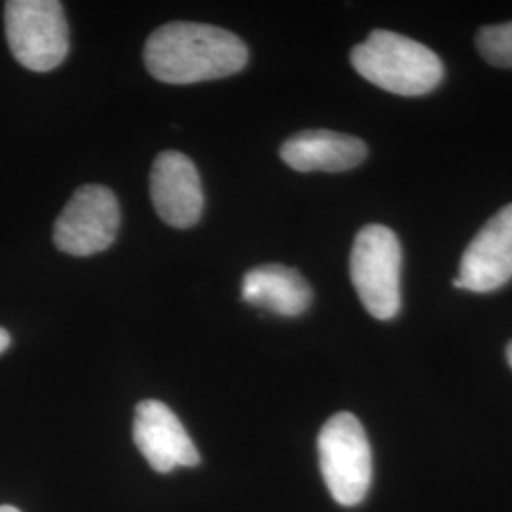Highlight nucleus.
Returning a JSON list of instances; mask_svg holds the SVG:
<instances>
[{
  "label": "nucleus",
  "mask_w": 512,
  "mask_h": 512,
  "mask_svg": "<svg viewBox=\"0 0 512 512\" xmlns=\"http://www.w3.org/2000/svg\"><path fill=\"white\" fill-rule=\"evenodd\" d=\"M241 298L256 308L298 317L310 308L313 293L300 272L281 264H264L245 274Z\"/></svg>",
  "instance_id": "nucleus-11"
},
{
  "label": "nucleus",
  "mask_w": 512,
  "mask_h": 512,
  "mask_svg": "<svg viewBox=\"0 0 512 512\" xmlns=\"http://www.w3.org/2000/svg\"><path fill=\"white\" fill-rule=\"evenodd\" d=\"M401 268L403 249L393 230L368 224L353 243L349 274L366 311L389 321L401 311Z\"/></svg>",
  "instance_id": "nucleus-3"
},
{
  "label": "nucleus",
  "mask_w": 512,
  "mask_h": 512,
  "mask_svg": "<svg viewBox=\"0 0 512 512\" xmlns=\"http://www.w3.org/2000/svg\"><path fill=\"white\" fill-rule=\"evenodd\" d=\"M10 348V334L0 327V353Z\"/></svg>",
  "instance_id": "nucleus-13"
},
{
  "label": "nucleus",
  "mask_w": 512,
  "mask_h": 512,
  "mask_svg": "<svg viewBox=\"0 0 512 512\" xmlns=\"http://www.w3.org/2000/svg\"><path fill=\"white\" fill-rule=\"evenodd\" d=\"M476 48L490 65L512 69V21L482 27L476 35Z\"/></svg>",
  "instance_id": "nucleus-12"
},
{
  "label": "nucleus",
  "mask_w": 512,
  "mask_h": 512,
  "mask_svg": "<svg viewBox=\"0 0 512 512\" xmlns=\"http://www.w3.org/2000/svg\"><path fill=\"white\" fill-rule=\"evenodd\" d=\"M507 361H509V366L512 368V340L509 342V346H507Z\"/></svg>",
  "instance_id": "nucleus-14"
},
{
  "label": "nucleus",
  "mask_w": 512,
  "mask_h": 512,
  "mask_svg": "<svg viewBox=\"0 0 512 512\" xmlns=\"http://www.w3.org/2000/svg\"><path fill=\"white\" fill-rule=\"evenodd\" d=\"M249 50L234 33L205 25L173 21L156 29L145 46L148 73L165 84H196L239 73Z\"/></svg>",
  "instance_id": "nucleus-1"
},
{
  "label": "nucleus",
  "mask_w": 512,
  "mask_h": 512,
  "mask_svg": "<svg viewBox=\"0 0 512 512\" xmlns=\"http://www.w3.org/2000/svg\"><path fill=\"white\" fill-rule=\"evenodd\" d=\"M319 467L330 495L344 507L365 501L372 484V450L363 423L349 412H338L323 425Z\"/></svg>",
  "instance_id": "nucleus-4"
},
{
  "label": "nucleus",
  "mask_w": 512,
  "mask_h": 512,
  "mask_svg": "<svg viewBox=\"0 0 512 512\" xmlns=\"http://www.w3.org/2000/svg\"><path fill=\"white\" fill-rule=\"evenodd\" d=\"M351 65L370 84L404 97L433 92L444 76L439 55L393 31H372L351 50Z\"/></svg>",
  "instance_id": "nucleus-2"
},
{
  "label": "nucleus",
  "mask_w": 512,
  "mask_h": 512,
  "mask_svg": "<svg viewBox=\"0 0 512 512\" xmlns=\"http://www.w3.org/2000/svg\"><path fill=\"white\" fill-rule=\"evenodd\" d=\"M0 512H19L16 507H10V505H2Z\"/></svg>",
  "instance_id": "nucleus-15"
},
{
  "label": "nucleus",
  "mask_w": 512,
  "mask_h": 512,
  "mask_svg": "<svg viewBox=\"0 0 512 512\" xmlns=\"http://www.w3.org/2000/svg\"><path fill=\"white\" fill-rule=\"evenodd\" d=\"M133 440L158 473H171L177 467H196L200 463V452L183 423L160 401L137 404Z\"/></svg>",
  "instance_id": "nucleus-9"
},
{
  "label": "nucleus",
  "mask_w": 512,
  "mask_h": 512,
  "mask_svg": "<svg viewBox=\"0 0 512 512\" xmlns=\"http://www.w3.org/2000/svg\"><path fill=\"white\" fill-rule=\"evenodd\" d=\"M150 198L160 219L175 228H192L202 219L203 190L194 162L177 150L162 152L150 171Z\"/></svg>",
  "instance_id": "nucleus-8"
},
{
  "label": "nucleus",
  "mask_w": 512,
  "mask_h": 512,
  "mask_svg": "<svg viewBox=\"0 0 512 512\" xmlns=\"http://www.w3.org/2000/svg\"><path fill=\"white\" fill-rule=\"evenodd\" d=\"M4 27L12 54L29 71H54L69 54V25L57 0L6 2Z\"/></svg>",
  "instance_id": "nucleus-5"
},
{
  "label": "nucleus",
  "mask_w": 512,
  "mask_h": 512,
  "mask_svg": "<svg viewBox=\"0 0 512 512\" xmlns=\"http://www.w3.org/2000/svg\"><path fill=\"white\" fill-rule=\"evenodd\" d=\"M279 154L285 164L300 173H340L363 164L368 148L351 135L330 129H308L287 139Z\"/></svg>",
  "instance_id": "nucleus-10"
},
{
  "label": "nucleus",
  "mask_w": 512,
  "mask_h": 512,
  "mask_svg": "<svg viewBox=\"0 0 512 512\" xmlns=\"http://www.w3.org/2000/svg\"><path fill=\"white\" fill-rule=\"evenodd\" d=\"M512 279V203L505 205L476 234L459 264L456 289L492 293Z\"/></svg>",
  "instance_id": "nucleus-7"
},
{
  "label": "nucleus",
  "mask_w": 512,
  "mask_h": 512,
  "mask_svg": "<svg viewBox=\"0 0 512 512\" xmlns=\"http://www.w3.org/2000/svg\"><path fill=\"white\" fill-rule=\"evenodd\" d=\"M118 226L120 207L114 192L107 186L86 184L74 192L55 220V245L67 255H97L114 243Z\"/></svg>",
  "instance_id": "nucleus-6"
}]
</instances>
